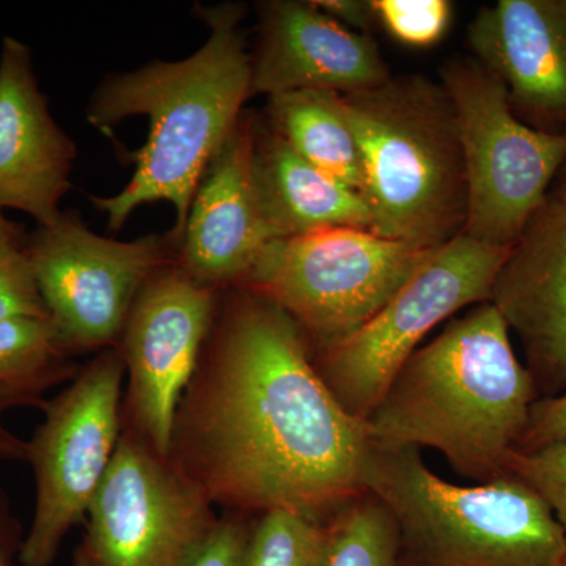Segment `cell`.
Instances as JSON below:
<instances>
[{
  "mask_svg": "<svg viewBox=\"0 0 566 566\" xmlns=\"http://www.w3.org/2000/svg\"><path fill=\"white\" fill-rule=\"evenodd\" d=\"M175 419L169 460L212 505L327 524L360 494L363 420L338 403L292 316L245 286L219 301Z\"/></svg>",
  "mask_w": 566,
  "mask_h": 566,
  "instance_id": "6da1fadb",
  "label": "cell"
},
{
  "mask_svg": "<svg viewBox=\"0 0 566 566\" xmlns=\"http://www.w3.org/2000/svg\"><path fill=\"white\" fill-rule=\"evenodd\" d=\"M196 14L210 31L199 51L182 61L112 74L88 103L87 122L103 133L134 115L150 118L147 144L134 155L136 170L125 189L91 197L96 210L106 212L109 232H118L142 205L167 202L177 212L175 243L197 186L253 96L252 54L241 28L244 7L197 6Z\"/></svg>",
  "mask_w": 566,
  "mask_h": 566,
  "instance_id": "7a4b0ae2",
  "label": "cell"
},
{
  "mask_svg": "<svg viewBox=\"0 0 566 566\" xmlns=\"http://www.w3.org/2000/svg\"><path fill=\"white\" fill-rule=\"evenodd\" d=\"M536 400L505 319L483 303L406 360L364 423L371 444L431 449L457 474L488 483L510 474Z\"/></svg>",
  "mask_w": 566,
  "mask_h": 566,
  "instance_id": "3957f363",
  "label": "cell"
},
{
  "mask_svg": "<svg viewBox=\"0 0 566 566\" xmlns=\"http://www.w3.org/2000/svg\"><path fill=\"white\" fill-rule=\"evenodd\" d=\"M364 488L392 516L397 566H560L566 532L534 488L509 474L464 486L419 449L370 442Z\"/></svg>",
  "mask_w": 566,
  "mask_h": 566,
  "instance_id": "277c9868",
  "label": "cell"
},
{
  "mask_svg": "<svg viewBox=\"0 0 566 566\" xmlns=\"http://www.w3.org/2000/svg\"><path fill=\"white\" fill-rule=\"evenodd\" d=\"M344 99L363 156L371 232L427 251L463 234L464 156L442 84L411 74Z\"/></svg>",
  "mask_w": 566,
  "mask_h": 566,
  "instance_id": "5b68a950",
  "label": "cell"
},
{
  "mask_svg": "<svg viewBox=\"0 0 566 566\" xmlns=\"http://www.w3.org/2000/svg\"><path fill=\"white\" fill-rule=\"evenodd\" d=\"M441 84L455 111L468 182L465 237L512 248L566 163V136L516 117L504 84L474 57H453Z\"/></svg>",
  "mask_w": 566,
  "mask_h": 566,
  "instance_id": "8992f818",
  "label": "cell"
},
{
  "mask_svg": "<svg viewBox=\"0 0 566 566\" xmlns=\"http://www.w3.org/2000/svg\"><path fill=\"white\" fill-rule=\"evenodd\" d=\"M434 251L370 230H322L271 241L241 286L281 305L319 349L374 318Z\"/></svg>",
  "mask_w": 566,
  "mask_h": 566,
  "instance_id": "52a82bcc",
  "label": "cell"
},
{
  "mask_svg": "<svg viewBox=\"0 0 566 566\" xmlns=\"http://www.w3.org/2000/svg\"><path fill=\"white\" fill-rule=\"evenodd\" d=\"M510 249L460 234L436 249L356 333L315 349L316 370L338 403L365 422L428 334L463 308L490 301L491 286Z\"/></svg>",
  "mask_w": 566,
  "mask_h": 566,
  "instance_id": "ba28073f",
  "label": "cell"
},
{
  "mask_svg": "<svg viewBox=\"0 0 566 566\" xmlns=\"http://www.w3.org/2000/svg\"><path fill=\"white\" fill-rule=\"evenodd\" d=\"M125 376L120 348L112 346L43 406V422L28 441L35 506L21 566L54 564L71 528L87 517L120 441Z\"/></svg>",
  "mask_w": 566,
  "mask_h": 566,
  "instance_id": "9c48e42d",
  "label": "cell"
},
{
  "mask_svg": "<svg viewBox=\"0 0 566 566\" xmlns=\"http://www.w3.org/2000/svg\"><path fill=\"white\" fill-rule=\"evenodd\" d=\"M219 517L172 461L123 428L85 517L73 566H192Z\"/></svg>",
  "mask_w": 566,
  "mask_h": 566,
  "instance_id": "30bf717a",
  "label": "cell"
},
{
  "mask_svg": "<svg viewBox=\"0 0 566 566\" xmlns=\"http://www.w3.org/2000/svg\"><path fill=\"white\" fill-rule=\"evenodd\" d=\"M172 249L170 233L117 241L71 212L25 238L41 300L71 353L118 346L137 294Z\"/></svg>",
  "mask_w": 566,
  "mask_h": 566,
  "instance_id": "8fae6325",
  "label": "cell"
},
{
  "mask_svg": "<svg viewBox=\"0 0 566 566\" xmlns=\"http://www.w3.org/2000/svg\"><path fill=\"white\" fill-rule=\"evenodd\" d=\"M218 290L170 260L137 294L118 348L125 360L129 430L169 460L175 419L210 337Z\"/></svg>",
  "mask_w": 566,
  "mask_h": 566,
  "instance_id": "7c38bea8",
  "label": "cell"
},
{
  "mask_svg": "<svg viewBox=\"0 0 566 566\" xmlns=\"http://www.w3.org/2000/svg\"><path fill=\"white\" fill-rule=\"evenodd\" d=\"M255 126L249 115L241 117L197 186L175 241V262L218 292L243 285L275 240L253 180Z\"/></svg>",
  "mask_w": 566,
  "mask_h": 566,
  "instance_id": "4fadbf2b",
  "label": "cell"
},
{
  "mask_svg": "<svg viewBox=\"0 0 566 566\" xmlns=\"http://www.w3.org/2000/svg\"><path fill=\"white\" fill-rule=\"evenodd\" d=\"M252 54V93L268 98L300 91L356 93L392 77L370 33L349 31L314 2L274 0L260 7Z\"/></svg>",
  "mask_w": 566,
  "mask_h": 566,
  "instance_id": "5bb4252c",
  "label": "cell"
},
{
  "mask_svg": "<svg viewBox=\"0 0 566 566\" xmlns=\"http://www.w3.org/2000/svg\"><path fill=\"white\" fill-rule=\"evenodd\" d=\"M474 59L504 84L521 122L566 136V0H499L468 29Z\"/></svg>",
  "mask_w": 566,
  "mask_h": 566,
  "instance_id": "9a60e30c",
  "label": "cell"
},
{
  "mask_svg": "<svg viewBox=\"0 0 566 566\" xmlns=\"http://www.w3.org/2000/svg\"><path fill=\"white\" fill-rule=\"evenodd\" d=\"M76 144L52 117L31 50L6 36L0 50V216L24 212L39 226L62 216Z\"/></svg>",
  "mask_w": 566,
  "mask_h": 566,
  "instance_id": "2e32d148",
  "label": "cell"
},
{
  "mask_svg": "<svg viewBox=\"0 0 566 566\" xmlns=\"http://www.w3.org/2000/svg\"><path fill=\"white\" fill-rule=\"evenodd\" d=\"M526 349L532 376L566 386V193L547 196L510 249L490 301Z\"/></svg>",
  "mask_w": 566,
  "mask_h": 566,
  "instance_id": "e0dca14e",
  "label": "cell"
},
{
  "mask_svg": "<svg viewBox=\"0 0 566 566\" xmlns=\"http://www.w3.org/2000/svg\"><path fill=\"white\" fill-rule=\"evenodd\" d=\"M253 180L275 240L331 229H374L359 192L305 161L270 126H255Z\"/></svg>",
  "mask_w": 566,
  "mask_h": 566,
  "instance_id": "ac0fdd59",
  "label": "cell"
},
{
  "mask_svg": "<svg viewBox=\"0 0 566 566\" xmlns=\"http://www.w3.org/2000/svg\"><path fill=\"white\" fill-rule=\"evenodd\" d=\"M268 115V126L305 161L363 196V156L342 93H283L270 98Z\"/></svg>",
  "mask_w": 566,
  "mask_h": 566,
  "instance_id": "d6986e66",
  "label": "cell"
},
{
  "mask_svg": "<svg viewBox=\"0 0 566 566\" xmlns=\"http://www.w3.org/2000/svg\"><path fill=\"white\" fill-rule=\"evenodd\" d=\"M71 354L50 318L0 319V386L44 398L80 371Z\"/></svg>",
  "mask_w": 566,
  "mask_h": 566,
  "instance_id": "ffe728a7",
  "label": "cell"
},
{
  "mask_svg": "<svg viewBox=\"0 0 566 566\" xmlns=\"http://www.w3.org/2000/svg\"><path fill=\"white\" fill-rule=\"evenodd\" d=\"M329 526L333 545L327 566H397V527L375 495L354 499Z\"/></svg>",
  "mask_w": 566,
  "mask_h": 566,
  "instance_id": "44dd1931",
  "label": "cell"
},
{
  "mask_svg": "<svg viewBox=\"0 0 566 566\" xmlns=\"http://www.w3.org/2000/svg\"><path fill=\"white\" fill-rule=\"evenodd\" d=\"M329 523L289 510H273L253 524L245 566H327Z\"/></svg>",
  "mask_w": 566,
  "mask_h": 566,
  "instance_id": "7402d4cb",
  "label": "cell"
},
{
  "mask_svg": "<svg viewBox=\"0 0 566 566\" xmlns=\"http://www.w3.org/2000/svg\"><path fill=\"white\" fill-rule=\"evenodd\" d=\"M50 318L31 260L25 238L6 219L0 222V319Z\"/></svg>",
  "mask_w": 566,
  "mask_h": 566,
  "instance_id": "603a6c76",
  "label": "cell"
},
{
  "mask_svg": "<svg viewBox=\"0 0 566 566\" xmlns=\"http://www.w3.org/2000/svg\"><path fill=\"white\" fill-rule=\"evenodd\" d=\"M371 7L376 22L405 46H434L453 20L449 0H371Z\"/></svg>",
  "mask_w": 566,
  "mask_h": 566,
  "instance_id": "cb8c5ba5",
  "label": "cell"
},
{
  "mask_svg": "<svg viewBox=\"0 0 566 566\" xmlns=\"http://www.w3.org/2000/svg\"><path fill=\"white\" fill-rule=\"evenodd\" d=\"M509 472L545 499L566 532V442L517 450Z\"/></svg>",
  "mask_w": 566,
  "mask_h": 566,
  "instance_id": "d4e9b609",
  "label": "cell"
},
{
  "mask_svg": "<svg viewBox=\"0 0 566 566\" xmlns=\"http://www.w3.org/2000/svg\"><path fill=\"white\" fill-rule=\"evenodd\" d=\"M252 527L245 515L219 517L214 534L192 566H245Z\"/></svg>",
  "mask_w": 566,
  "mask_h": 566,
  "instance_id": "484cf974",
  "label": "cell"
},
{
  "mask_svg": "<svg viewBox=\"0 0 566 566\" xmlns=\"http://www.w3.org/2000/svg\"><path fill=\"white\" fill-rule=\"evenodd\" d=\"M560 442H566V389L535 401L520 450L539 449Z\"/></svg>",
  "mask_w": 566,
  "mask_h": 566,
  "instance_id": "4316f807",
  "label": "cell"
},
{
  "mask_svg": "<svg viewBox=\"0 0 566 566\" xmlns=\"http://www.w3.org/2000/svg\"><path fill=\"white\" fill-rule=\"evenodd\" d=\"M46 401V398H41L39 395L0 386V463H28L29 460V442L18 438L6 427L3 416L10 409L20 408V406L43 409Z\"/></svg>",
  "mask_w": 566,
  "mask_h": 566,
  "instance_id": "83f0119b",
  "label": "cell"
},
{
  "mask_svg": "<svg viewBox=\"0 0 566 566\" xmlns=\"http://www.w3.org/2000/svg\"><path fill=\"white\" fill-rule=\"evenodd\" d=\"M327 17L354 32L370 33L376 22L371 0H312Z\"/></svg>",
  "mask_w": 566,
  "mask_h": 566,
  "instance_id": "f1b7e54d",
  "label": "cell"
},
{
  "mask_svg": "<svg viewBox=\"0 0 566 566\" xmlns=\"http://www.w3.org/2000/svg\"><path fill=\"white\" fill-rule=\"evenodd\" d=\"M25 532L14 515L9 494L0 486V566L21 565Z\"/></svg>",
  "mask_w": 566,
  "mask_h": 566,
  "instance_id": "f546056e",
  "label": "cell"
},
{
  "mask_svg": "<svg viewBox=\"0 0 566 566\" xmlns=\"http://www.w3.org/2000/svg\"><path fill=\"white\" fill-rule=\"evenodd\" d=\"M558 192L566 193V163L564 169H562L560 189H558Z\"/></svg>",
  "mask_w": 566,
  "mask_h": 566,
  "instance_id": "4dcf8cb0",
  "label": "cell"
},
{
  "mask_svg": "<svg viewBox=\"0 0 566 566\" xmlns=\"http://www.w3.org/2000/svg\"><path fill=\"white\" fill-rule=\"evenodd\" d=\"M560 566H566V553H565V557H564V560H562V564Z\"/></svg>",
  "mask_w": 566,
  "mask_h": 566,
  "instance_id": "1f68e13d",
  "label": "cell"
},
{
  "mask_svg": "<svg viewBox=\"0 0 566 566\" xmlns=\"http://www.w3.org/2000/svg\"><path fill=\"white\" fill-rule=\"evenodd\" d=\"M3 219H7L6 216H0V222H2Z\"/></svg>",
  "mask_w": 566,
  "mask_h": 566,
  "instance_id": "d6a6232c",
  "label": "cell"
}]
</instances>
